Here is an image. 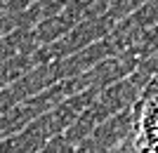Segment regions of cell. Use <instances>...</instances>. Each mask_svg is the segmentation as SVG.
<instances>
[{
    "label": "cell",
    "mask_w": 158,
    "mask_h": 153,
    "mask_svg": "<svg viewBox=\"0 0 158 153\" xmlns=\"http://www.w3.org/2000/svg\"><path fill=\"white\" fill-rule=\"evenodd\" d=\"M132 153H158V75L132 104Z\"/></svg>",
    "instance_id": "cell-1"
}]
</instances>
